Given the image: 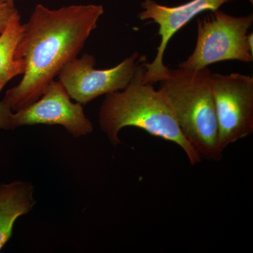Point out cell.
Wrapping results in <instances>:
<instances>
[{
  "mask_svg": "<svg viewBox=\"0 0 253 253\" xmlns=\"http://www.w3.org/2000/svg\"><path fill=\"white\" fill-rule=\"evenodd\" d=\"M104 13L101 5H70L59 9L37 5L22 24L15 53L25 66L22 79L2 99L11 111L40 99L63 66L77 58Z\"/></svg>",
  "mask_w": 253,
  "mask_h": 253,
  "instance_id": "6da1fadb",
  "label": "cell"
},
{
  "mask_svg": "<svg viewBox=\"0 0 253 253\" xmlns=\"http://www.w3.org/2000/svg\"><path fill=\"white\" fill-rule=\"evenodd\" d=\"M144 72L142 63L125 89L106 95L99 113L101 130L113 146H117L121 144L118 134L121 129L126 126L140 128L151 135L177 145L192 166L198 164L202 158L183 135L162 93L155 89L154 84L143 83Z\"/></svg>",
  "mask_w": 253,
  "mask_h": 253,
  "instance_id": "7a4b0ae2",
  "label": "cell"
},
{
  "mask_svg": "<svg viewBox=\"0 0 253 253\" xmlns=\"http://www.w3.org/2000/svg\"><path fill=\"white\" fill-rule=\"evenodd\" d=\"M211 70L169 69L158 90L170 105L181 133L201 158L220 161L215 106Z\"/></svg>",
  "mask_w": 253,
  "mask_h": 253,
  "instance_id": "3957f363",
  "label": "cell"
},
{
  "mask_svg": "<svg viewBox=\"0 0 253 253\" xmlns=\"http://www.w3.org/2000/svg\"><path fill=\"white\" fill-rule=\"evenodd\" d=\"M253 14L231 16L219 9L198 19L196 46L178 67L198 70L225 61L251 63L253 61Z\"/></svg>",
  "mask_w": 253,
  "mask_h": 253,
  "instance_id": "277c9868",
  "label": "cell"
},
{
  "mask_svg": "<svg viewBox=\"0 0 253 253\" xmlns=\"http://www.w3.org/2000/svg\"><path fill=\"white\" fill-rule=\"evenodd\" d=\"M211 86L219 145L224 151L253 132V78L241 73H212Z\"/></svg>",
  "mask_w": 253,
  "mask_h": 253,
  "instance_id": "5b68a950",
  "label": "cell"
},
{
  "mask_svg": "<svg viewBox=\"0 0 253 253\" xmlns=\"http://www.w3.org/2000/svg\"><path fill=\"white\" fill-rule=\"evenodd\" d=\"M145 60L134 52L115 67L101 70L94 68L93 55L84 54L64 65L58 76L71 99L85 105L102 95L125 89Z\"/></svg>",
  "mask_w": 253,
  "mask_h": 253,
  "instance_id": "8992f818",
  "label": "cell"
},
{
  "mask_svg": "<svg viewBox=\"0 0 253 253\" xmlns=\"http://www.w3.org/2000/svg\"><path fill=\"white\" fill-rule=\"evenodd\" d=\"M59 81H52L40 99L23 109L11 113L9 130L21 126L46 125L64 126L74 137L92 132L94 127L86 117L83 105L73 103Z\"/></svg>",
  "mask_w": 253,
  "mask_h": 253,
  "instance_id": "52a82bcc",
  "label": "cell"
},
{
  "mask_svg": "<svg viewBox=\"0 0 253 253\" xmlns=\"http://www.w3.org/2000/svg\"><path fill=\"white\" fill-rule=\"evenodd\" d=\"M235 0H191L176 6L160 4L154 0H145L141 3L142 11L138 15L141 21H151L158 26L161 43L152 62L143 63L144 72L142 82L145 84L159 83L167 76L169 68L163 62L165 52L173 36L194 19L206 11H216L222 5Z\"/></svg>",
  "mask_w": 253,
  "mask_h": 253,
  "instance_id": "ba28073f",
  "label": "cell"
},
{
  "mask_svg": "<svg viewBox=\"0 0 253 253\" xmlns=\"http://www.w3.org/2000/svg\"><path fill=\"white\" fill-rule=\"evenodd\" d=\"M34 186L29 181L0 184V251L11 239L15 221L36 206Z\"/></svg>",
  "mask_w": 253,
  "mask_h": 253,
  "instance_id": "9c48e42d",
  "label": "cell"
},
{
  "mask_svg": "<svg viewBox=\"0 0 253 253\" xmlns=\"http://www.w3.org/2000/svg\"><path fill=\"white\" fill-rule=\"evenodd\" d=\"M22 30L21 16H18L0 34V93L13 78L25 72L23 61L15 56Z\"/></svg>",
  "mask_w": 253,
  "mask_h": 253,
  "instance_id": "30bf717a",
  "label": "cell"
},
{
  "mask_svg": "<svg viewBox=\"0 0 253 253\" xmlns=\"http://www.w3.org/2000/svg\"><path fill=\"white\" fill-rule=\"evenodd\" d=\"M18 16H21L14 4L0 0V34L4 32L11 21Z\"/></svg>",
  "mask_w": 253,
  "mask_h": 253,
  "instance_id": "8fae6325",
  "label": "cell"
},
{
  "mask_svg": "<svg viewBox=\"0 0 253 253\" xmlns=\"http://www.w3.org/2000/svg\"><path fill=\"white\" fill-rule=\"evenodd\" d=\"M13 111L4 101H0V129L9 130V119Z\"/></svg>",
  "mask_w": 253,
  "mask_h": 253,
  "instance_id": "7c38bea8",
  "label": "cell"
},
{
  "mask_svg": "<svg viewBox=\"0 0 253 253\" xmlns=\"http://www.w3.org/2000/svg\"><path fill=\"white\" fill-rule=\"evenodd\" d=\"M4 1L9 3V4H14V0H4Z\"/></svg>",
  "mask_w": 253,
  "mask_h": 253,
  "instance_id": "4fadbf2b",
  "label": "cell"
}]
</instances>
